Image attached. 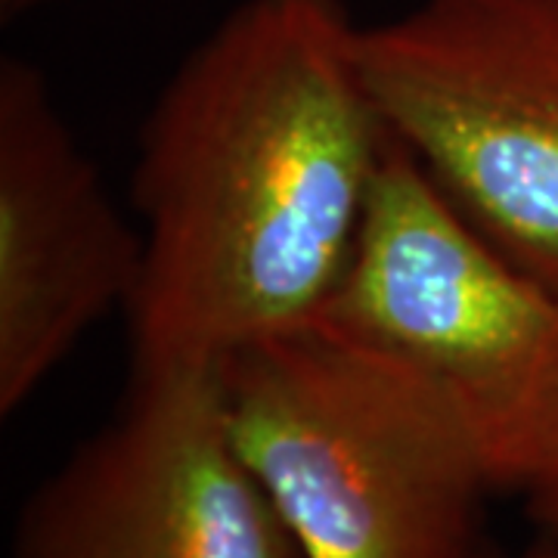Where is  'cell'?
<instances>
[{
	"label": "cell",
	"mask_w": 558,
	"mask_h": 558,
	"mask_svg": "<svg viewBox=\"0 0 558 558\" xmlns=\"http://www.w3.org/2000/svg\"><path fill=\"white\" fill-rule=\"evenodd\" d=\"M53 3H60V0H0V16H3V22H13L35 13V10L53 7Z\"/></svg>",
	"instance_id": "cell-9"
},
{
	"label": "cell",
	"mask_w": 558,
	"mask_h": 558,
	"mask_svg": "<svg viewBox=\"0 0 558 558\" xmlns=\"http://www.w3.org/2000/svg\"><path fill=\"white\" fill-rule=\"evenodd\" d=\"M521 499L537 534L558 539V457L531 481V487L521 494Z\"/></svg>",
	"instance_id": "cell-7"
},
{
	"label": "cell",
	"mask_w": 558,
	"mask_h": 558,
	"mask_svg": "<svg viewBox=\"0 0 558 558\" xmlns=\"http://www.w3.org/2000/svg\"><path fill=\"white\" fill-rule=\"evenodd\" d=\"M230 432L304 558H475L494 490L453 407L314 317L218 363Z\"/></svg>",
	"instance_id": "cell-2"
},
{
	"label": "cell",
	"mask_w": 558,
	"mask_h": 558,
	"mask_svg": "<svg viewBox=\"0 0 558 558\" xmlns=\"http://www.w3.org/2000/svg\"><path fill=\"white\" fill-rule=\"evenodd\" d=\"M317 317L416 369L497 494L521 497L558 457V292L478 236L391 134L351 264Z\"/></svg>",
	"instance_id": "cell-3"
},
{
	"label": "cell",
	"mask_w": 558,
	"mask_h": 558,
	"mask_svg": "<svg viewBox=\"0 0 558 558\" xmlns=\"http://www.w3.org/2000/svg\"><path fill=\"white\" fill-rule=\"evenodd\" d=\"M13 558H304L242 459L218 366L131 376L116 418L22 502Z\"/></svg>",
	"instance_id": "cell-5"
},
{
	"label": "cell",
	"mask_w": 558,
	"mask_h": 558,
	"mask_svg": "<svg viewBox=\"0 0 558 558\" xmlns=\"http://www.w3.org/2000/svg\"><path fill=\"white\" fill-rule=\"evenodd\" d=\"M475 558H558V539L546 537V534H537L534 543H527L519 553H497V549H481Z\"/></svg>",
	"instance_id": "cell-8"
},
{
	"label": "cell",
	"mask_w": 558,
	"mask_h": 558,
	"mask_svg": "<svg viewBox=\"0 0 558 558\" xmlns=\"http://www.w3.org/2000/svg\"><path fill=\"white\" fill-rule=\"evenodd\" d=\"M143 233L35 62L0 60V413L13 416L78 341L128 311Z\"/></svg>",
	"instance_id": "cell-6"
},
{
	"label": "cell",
	"mask_w": 558,
	"mask_h": 558,
	"mask_svg": "<svg viewBox=\"0 0 558 558\" xmlns=\"http://www.w3.org/2000/svg\"><path fill=\"white\" fill-rule=\"evenodd\" d=\"M385 149L344 0H240L140 124L131 376L218 366L317 317L351 264Z\"/></svg>",
	"instance_id": "cell-1"
},
{
	"label": "cell",
	"mask_w": 558,
	"mask_h": 558,
	"mask_svg": "<svg viewBox=\"0 0 558 558\" xmlns=\"http://www.w3.org/2000/svg\"><path fill=\"white\" fill-rule=\"evenodd\" d=\"M360 65L440 196L558 292V0H418L360 25Z\"/></svg>",
	"instance_id": "cell-4"
}]
</instances>
